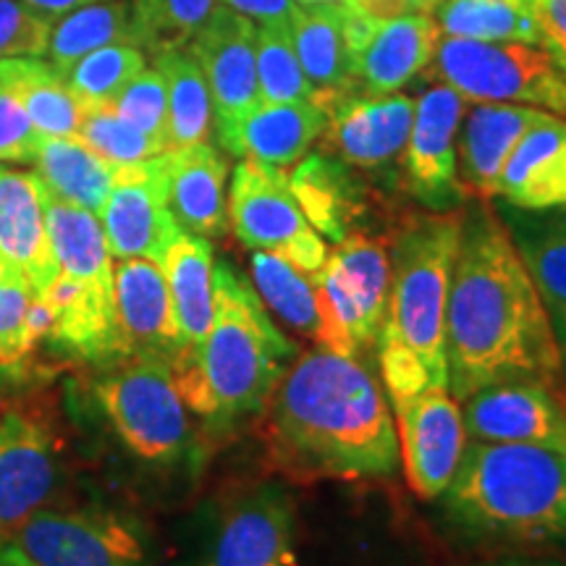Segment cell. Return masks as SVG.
I'll list each match as a JSON object with an SVG mask.
<instances>
[{"label":"cell","instance_id":"1","mask_svg":"<svg viewBox=\"0 0 566 566\" xmlns=\"http://www.w3.org/2000/svg\"><path fill=\"white\" fill-rule=\"evenodd\" d=\"M446 367L459 405L501 380L564 386L554 325L512 231L488 208L462 221L446 307Z\"/></svg>","mask_w":566,"mask_h":566},{"label":"cell","instance_id":"2","mask_svg":"<svg viewBox=\"0 0 566 566\" xmlns=\"http://www.w3.org/2000/svg\"><path fill=\"white\" fill-rule=\"evenodd\" d=\"M386 394L352 354H296L260 412L268 462L294 483L375 480L399 467Z\"/></svg>","mask_w":566,"mask_h":566},{"label":"cell","instance_id":"3","mask_svg":"<svg viewBox=\"0 0 566 566\" xmlns=\"http://www.w3.org/2000/svg\"><path fill=\"white\" fill-rule=\"evenodd\" d=\"M296 354L252 283L218 263L208 336L200 349L171 370L187 409L212 428H231L244 417L263 412Z\"/></svg>","mask_w":566,"mask_h":566},{"label":"cell","instance_id":"4","mask_svg":"<svg viewBox=\"0 0 566 566\" xmlns=\"http://www.w3.org/2000/svg\"><path fill=\"white\" fill-rule=\"evenodd\" d=\"M462 216H417L399 231L391 252V289L378 357L394 409L428 386H449L446 307L462 239Z\"/></svg>","mask_w":566,"mask_h":566},{"label":"cell","instance_id":"5","mask_svg":"<svg viewBox=\"0 0 566 566\" xmlns=\"http://www.w3.org/2000/svg\"><path fill=\"white\" fill-rule=\"evenodd\" d=\"M443 506L472 541L566 546V451L470 441L443 491Z\"/></svg>","mask_w":566,"mask_h":566},{"label":"cell","instance_id":"6","mask_svg":"<svg viewBox=\"0 0 566 566\" xmlns=\"http://www.w3.org/2000/svg\"><path fill=\"white\" fill-rule=\"evenodd\" d=\"M111 430L134 457L174 464L192 449V420L171 365L150 357H122L92 384Z\"/></svg>","mask_w":566,"mask_h":566},{"label":"cell","instance_id":"7","mask_svg":"<svg viewBox=\"0 0 566 566\" xmlns=\"http://www.w3.org/2000/svg\"><path fill=\"white\" fill-rule=\"evenodd\" d=\"M430 74L467 103H509L566 118V74L527 42H480L443 38Z\"/></svg>","mask_w":566,"mask_h":566},{"label":"cell","instance_id":"8","mask_svg":"<svg viewBox=\"0 0 566 566\" xmlns=\"http://www.w3.org/2000/svg\"><path fill=\"white\" fill-rule=\"evenodd\" d=\"M229 223L250 252H268L315 275L328 260V244L304 218L283 168L242 160L229 189Z\"/></svg>","mask_w":566,"mask_h":566},{"label":"cell","instance_id":"9","mask_svg":"<svg viewBox=\"0 0 566 566\" xmlns=\"http://www.w3.org/2000/svg\"><path fill=\"white\" fill-rule=\"evenodd\" d=\"M34 566H153L147 533L105 509H40L9 535Z\"/></svg>","mask_w":566,"mask_h":566},{"label":"cell","instance_id":"10","mask_svg":"<svg viewBox=\"0 0 566 566\" xmlns=\"http://www.w3.org/2000/svg\"><path fill=\"white\" fill-rule=\"evenodd\" d=\"M101 226L113 260H153L181 233L168 205L166 153L150 160L116 166V181L101 210Z\"/></svg>","mask_w":566,"mask_h":566},{"label":"cell","instance_id":"11","mask_svg":"<svg viewBox=\"0 0 566 566\" xmlns=\"http://www.w3.org/2000/svg\"><path fill=\"white\" fill-rule=\"evenodd\" d=\"M346 42L354 87L365 95H391L430 66L441 30L428 13L370 19L346 6Z\"/></svg>","mask_w":566,"mask_h":566},{"label":"cell","instance_id":"12","mask_svg":"<svg viewBox=\"0 0 566 566\" xmlns=\"http://www.w3.org/2000/svg\"><path fill=\"white\" fill-rule=\"evenodd\" d=\"M394 415L409 488L424 501L441 499L467 446L462 405L449 386H428L396 407Z\"/></svg>","mask_w":566,"mask_h":566},{"label":"cell","instance_id":"13","mask_svg":"<svg viewBox=\"0 0 566 566\" xmlns=\"http://www.w3.org/2000/svg\"><path fill=\"white\" fill-rule=\"evenodd\" d=\"M192 566H296L294 504L279 485L237 499Z\"/></svg>","mask_w":566,"mask_h":566},{"label":"cell","instance_id":"14","mask_svg":"<svg viewBox=\"0 0 566 566\" xmlns=\"http://www.w3.org/2000/svg\"><path fill=\"white\" fill-rule=\"evenodd\" d=\"M562 388L543 380H501L462 401L464 433L483 443H537L566 451Z\"/></svg>","mask_w":566,"mask_h":566},{"label":"cell","instance_id":"15","mask_svg":"<svg viewBox=\"0 0 566 566\" xmlns=\"http://www.w3.org/2000/svg\"><path fill=\"white\" fill-rule=\"evenodd\" d=\"M59 480V443L51 428L19 409L0 415V535H13L51 504Z\"/></svg>","mask_w":566,"mask_h":566},{"label":"cell","instance_id":"16","mask_svg":"<svg viewBox=\"0 0 566 566\" xmlns=\"http://www.w3.org/2000/svg\"><path fill=\"white\" fill-rule=\"evenodd\" d=\"M208 82L218 132L229 129L260 103L258 27L218 3L187 45Z\"/></svg>","mask_w":566,"mask_h":566},{"label":"cell","instance_id":"17","mask_svg":"<svg viewBox=\"0 0 566 566\" xmlns=\"http://www.w3.org/2000/svg\"><path fill=\"white\" fill-rule=\"evenodd\" d=\"M464 103L449 84H436L415 103L412 129L405 147L407 187L428 208L449 210L464 195L457 171V139Z\"/></svg>","mask_w":566,"mask_h":566},{"label":"cell","instance_id":"18","mask_svg":"<svg viewBox=\"0 0 566 566\" xmlns=\"http://www.w3.org/2000/svg\"><path fill=\"white\" fill-rule=\"evenodd\" d=\"M113 286L124 357L163 359L174 367L181 354V342L160 265L142 258L118 260L113 265Z\"/></svg>","mask_w":566,"mask_h":566},{"label":"cell","instance_id":"19","mask_svg":"<svg viewBox=\"0 0 566 566\" xmlns=\"http://www.w3.org/2000/svg\"><path fill=\"white\" fill-rule=\"evenodd\" d=\"M415 101L391 95H344L328 108L325 139L338 158L357 168H378L405 153Z\"/></svg>","mask_w":566,"mask_h":566},{"label":"cell","instance_id":"20","mask_svg":"<svg viewBox=\"0 0 566 566\" xmlns=\"http://www.w3.org/2000/svg\"><path fill=\"white\" fill-rule=\"evenodd\" d=\"M38 174L0 168V265L45 296L59 279Z\"/></svg>","mask_w":566,"mask_h":566},{"label":"cell","instance_id":"21","mask_svg":"<svg viewBox=\"0 0 566 566\" xmlns=\"http://www.w3.org/2000/svg\"><path fill=\"white\" fill-rule=\"evenodd\" d=\"M252 286L268 307L300 336L313 338L321 349L338 354H357V346L338 323L315 275L296 271L292 263L268 252H252Z\"/></svg>","mask_w":566,"mask_h":566},{"label":"cell","instance_id":"22","mask_svg":"<svg viewBox=\"0 0 566 566\" xmlns=\"http://www.w3.org/2000/svg\"><path fill=\"white\" fill-rule=\"evenodd\" d=\"M325 126L328 113L313 101L258 103L237 124L218 132V137L231 155L286 171L323 137Z\"/></svg>","mask_w":566,"mask_h":566},{"label":"cell","instance_id":"23","mask_svg":"<svg viewBox=\"0 0 566 566\" xmlns=\"http://www.w3.org/2000/svg\"><path fill=\"white\" fill-rule=\"evenodd\" d=\"M551 116L546 111L509 103H475L457 139V171L464 195L495 197V184L520 139Z\"/></svg>","mask_w":566,"mask_h":566},{"label":"cell","instance_id":"24","mask_svg":"<svg viewBox=\"0 0 566 566\" xmlns=\"http://www.w3.org/2000/svg\"><path fill=\"white\" fill-rule=\"evenodd\" d=\"M495 197L527 212L564 208L566 118L546 116L520 139L495 184Z\"/></svg>","mask_w":566,"mask_h":566},{"label":"cell","instance_id":"25","mask_svg":"<svg viewBox=\"0 0 566 566\" xmlns=\"http://www.w3.org/2000/svg\"><path fill=\"white\" fill-rule=\"evenodd\" d=\"M166 176L168 205L181 231L205 239L223 237L229 229V197H226L229 166L223 155L210 142L168 150Z\"/></svg>","mask_w":566,"mask_h":566},{"label":"cell","instance_id":"26","mask_svg":"<svg viewBox=\"0 0 566 566\" xmlns=\"http://www.w3.org/2000/svg\"><path fill=\"white\" fill-rule=\"evenodd\" d=\"M171 294L176 328H179L181 354L176 363L200 349L212 323L216 307V263H212L210 239L181 231L160 258ZM174 363V365H176Z\"/></svg>","mask_w":566,"mask_h":566},{"label":"cell","instance_id":"27","mask_svg":"<svg viewBox=\"0 0 566 566\" xmlns=\"http://www.w3.org/2000/svg\"><path fill=\"white\" fill-rule=\"evenodd\" d=\"M289 30L304 74L313 84V103L328 113L331 105L354 92L346 6H296Z\"/></svg>","mask_w":566,"mask_h":566},{"label":"cell","instance_id":"28","mask_svg":"<svg viewBox=\"0 0 566 566\" xmlns=\"http://www.w3.org/2000/svg\"><path fill=\"white\" fill-rule=\"evenodd\" d=\"M32 163L38 179L53 197L101 216L116 181L113 163L76 137H42Z\"/></svg>","mask_w":566,"mask_h":566},{"label":"cell","instance_id":"29","mask_svg":"<svg viewBox=\"0 0 566 566\" xmlns=\"http://www.w3.org/2000/svg\"><path fill=\"white\" fill-rule=\"evenodd\" d=\"M325 265L336 275L346 300L357 310L363 323L367 346L378 342L388 310V289H391V254L386 247L363 233H352L328 252Z\"/></svg>","mask_w":566,"mask_h":566},{"label":"cell","instance_id":"30","mask_svg":"<svg viewBox=\"0 0 566 566\" xmlns=\"http://www.w3.org/2000/svg\"><path fill=\"white\" fill-rule=\"evenodd\" d=\"M0 90L21 105L42 137H76L82 103L71 95L63 76L48 61H0Z\"/></svg>","mask_w":566,"mask_h":566},{"label":"cell","instance_id":"31","mask_svg":"<svg viewBox=\"0 0 566 566\" xmlns=\"http://www.w3.org/2000/svg\"><path fill=\"white\" fill-rule=\"evenodd\" d=\"M289 184L304 218L321 237L331 239L334 244L352 237V226L363 212V195L342 163L313 155L296 166V171L289 176Z\"/></svg>","mask_w":566,"mask_h":566},{"label":"cell","instance_id":"32","mask_svg":"<svg viewBox=\"0 0 566 566\" xmlns=\"http://www.w3.org/2000/svg\"><path fill=\"white\" fill-rule=\"evenodd\" d=\"M55 21L59 24H53L51 42H48V63L59 74L97 48L116 45V42L142 48L132 0H95V3L63 13Z\"/></svg>","mask_w":566,"mask_h":566},{"label":"cell","instance_id":"33","mask_svg":"<svg viewBox=\"0 0 566 566\" xmlns=\"http://www.w3.org/2000/svg\"><path fill=\"white\" fill-rule=\"evenodd\" d=\"M512 239L546 307L566 363V226L558 216L520 221Z\"/></svg>","mask_w":566,"mask_h":566},{"label":"cell","instance_id":"34","mask_svg":"<svg viewBox=\"0 0 566 566\" xmlns=\"http://www.w3.org/2000/svg\"><path fill=\"white\" fill-rule=\"evenodd\" d=\"M168 92V142L171 150L202 145L212 132V97L200 63L187 48L155 55Z\"/></svg>","mask_w":566,"mask_h":566},{"label":"cell","instance_id":"35","mask_svg":"<svg viewBox=\"0 0 566 566\" xmlns=\"http://www.w3.org/2000/svg\"><path fill=\"white\" fill-rule=\"evenodd\" d=\"M436 24L446 38L541 45V30L527 0H441Z\"/></svg>","mask_w":566,"mask_h":566},{"label":"cell","instance_id":"36","mask_svg":"<svg viewBox=\"0 0 566 566\" xmlns=\"http://www.w3.org/2000/svg\"><path fill=\"white\" fill-rule=\"evenodd\" d=\"M51 310L24 281L0 265V370H17L45 342Z\"/></svg>","mask_w":566,"mask_h":566},{"label":"cell","instance_id":"37","mask_svg":"<svg viewBox=\"0 0 566 566\" xmlns=\"http://www.w3.org/2000/svg\"><path fill=\"white\" fill-rule=\"evenodd\" d=\"M142 69H147L142 48L116 42L87 53L61 76L82 105H111Z\"/></svg>","mask_w":566,"mask_h":566},{"label":"cell","instance_id":"38","mask_svg":"<svg viewBox=\"0 0 566 566\" xmlns=\"http://www.w3.org/2000/svg\"><path fill=\"white\" fill-rule=\"evenodd\" d=\"M258 27V87L260 103L313 101V84L296 55L289 21Z\"/></svg>","mask_w":566,"mask_h":566},{"label":"cell","instance_id":"39","mask_svg":"<svg viewBox=\"0 0 566 566\" xmlns=\"http://www.w3.org/2000/svg\"><path fill=\"white\" fill-rule=\"evenodd\" d=\"M76 139L113 166H132V163L150 160L155 155L168 153L163 142L124 122L111 105H82Z\"/></svg>","mask_w":566,"mask_h":566},{"label":"cell","instance_id":"40","mask_svg":"<svg viewBox=\"0 0 566 566\" xmlns=\"http://www.w3.org/2000/svg\"><path fill=\"white\" fill-rule=\"evenodd\" d=\"M142 48L155 55L187 48L218 0H132Z\"/></svg>","mask_w":566,"mask_h":566},{"label":"cell","instance_id":"41","mask_svg":"<svg viewBox=\"0 0 566 566\" xmlns=\"http://www.w3.org/2000/svg\"><path fill=\"white\" fill-rule=\"evenodd\" d=\"M111 108L137 126L139 132L150 134L158 142L166 145V150H171V142H168V92L163 74L158 69H142L126 87L118 92L116 101L111 103Z\"/></svg>","mask_w":566,"mask_h":566},{"label":"cell","instance_id":"42","mask_svg":"<svg viewBox=\"0 0 566 566\" xmlns=\"http://www.w3.org/2000/svg\"><path fill=\"white\" fill-rule=\"evenodd\" d=\"M51 32L53 19L42 17L24 0H0V61L42 59Z\"/></svg>","mask_w":566,"mask_h":566},{"label":"cell","instance_id":"43","mask_svg":"<svg viewBox=\"0 0 566 566\" xmlns=\"http://www.w3.org/2000/svg\"><path fill=\"white\" fill-rule=\"evenodd\" d=\"M42 134L34 129L21 105L0 90V163H32Z\"/></svg>","mask_w":566,"mask_h":566},{"label":"cell","instance_id":"44","mask_svg":"<svg viewBox=\"0 0 566 566\" xmlns=\"http://www.w3.org/2000/svg\"><path fill=\"white\" fill-rule=\"evenodd\" d=\"M535 13L541 45L566 74V0H527Z\"/></svg>","mask_w":566,"mask_h":566},{"label":"cell","instance_id":"45","mask_svg":"<svg viewBox=\"0 0 566 566\" xmlns=\"http://www.w3.org/2000/svg\"><path fill=\"white\" fill-rule=\"evenodd\" d=\"M226 9L250 19L252 24H271V21H289L296 9L294 0H218Z\"/></svg>","mask_w":566,"mask_h":566},{"label":"cell","instance_id":"46","mask_svg":"<svg viewBox=\"0 0 566 566\" xmlns=\"http://www.w3.org/2000/svg\"><path fill=\"white\" fill-rule=\"evenodd\" d=\"M441 0H352V9L370 19H396L405 13H430Z\"/></svg>","mask_w":566,"mask_h":566},{"label":"cell","instance_id":"47","mask_svg":"<svg viewBox=\"0 0 566 566\" xmlns=\"http://www.w3.org/2000/svg\"><path fill=\"white\" fill-rule=\"evenodd\" d=\"M27 6H32L34 11H40L42 17L48 19H61L63 13L80 9V6H87V3H95V0H24Z\"/></svg>","mask_w":566,"mask_h":566},{"label":"cell","instance_id":"48","mask_svg":"<svg viewBox=\"0 0 566 566\" xmlns=\"http://www.w3.org/2000/svg\"><path fill=\"white\" fill-rule=\"evenodd\" d=\"M0 566H34V564L21 554L19 546L11 541V537L0 535Z\"/></svg>","mask_w":566,"mask_h":566},{"label":"cell","instance_id":"49","mask_svg":"<svg viewBox=\"0 0 566 566\" xmlns=\"http://www.w3.org/2000/svg\"><path fill=\"white\" fill-rule=\"evenodd\" d=\"M491 566H566L562 562H537V558H506V562L491 564Z\"/></svg>","mask_w":566,"mask_h":566},{"label":"cell","instance_id":"50","mask_svg":"<svg viewBox=\"0 0 566 566\" xmlns=\"http://www.w3.org/2000/svg\"><path fill=\"white\" fill-rule=\"evenodd\" d=\"M296 6H349L352 0H294Z\"/></svg>","mask_w":566,"mask_h":566},{"label":"cell","instance_id":"51","mask_svg":"<svg viewBox=\"0 0 566 566\" xmlns=\"http://www.w3.org/2000/svg\"><path fill=\"white\" fill-rule=\"evenodd\" d=\"M556 216H558V218H562V223L566 226V205H564V208H558V212H556Z\"/></svg>","mask_w":566,"mask_h":566},{"label":"cell","instance_id":"52","mask_svg":"<svg viewBox=\"0 0 566 566\" xmlns=\"http://www.w3.org/2000/svg\"><path fill=\"white\" fill-rule=\"evenodd\" d=\"M562 407H564V415H566V388H562Z\"/></svg>","mask_w":566,"mask_h":566}]
</instances>
